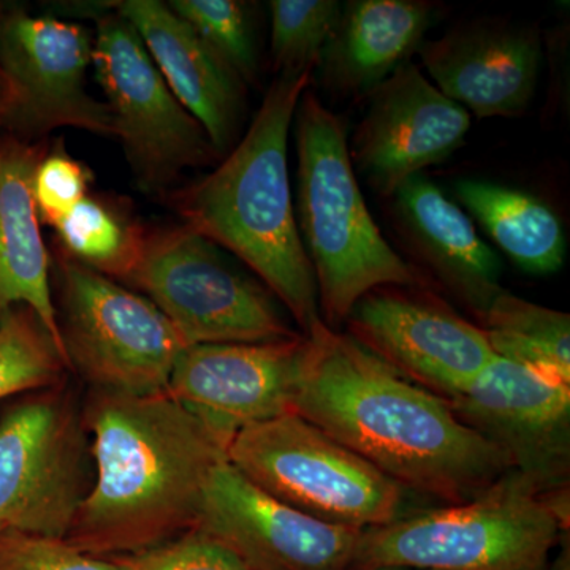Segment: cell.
<instances>
[{
  "label": "cell",
  "mask_w": 570,
  "mask_h": 570,
  "mask_svg": "<svg viewBox=\"0 0 570 570\" xmlns=\"http://www.w3.org/2000/svg\"><path fill=\"white\" fill-rule=\"evenodd\" d=\"M306 340L294 414L404 490L461 504L512 472L508 456L464 425L448 400L400 376L351 336L321 321Z\"/></svg>",
  "instance_id": "cell-1"
},
{
  "label": "cell",
  "mask_w": 570,
  "mask_h": 570,
  "mask_svg": "<svg viewBox=\"0 0 570 570\" xmlns=\"http://www.w3.org/2000/svg\"><path fill=\"white\" fill-rule=\"evenodd\" d=\"M97 478L67 542L104 557L156 549L197 523L209 475L230 442L168 395L94 390L86 407Z\"/></svg>",
  "instance_id": "cell-2"
},
{
  "label": "cell",
  "mask_w": 570,
  "mask_h": 570,
  "mask_svg": "<svg viewBox=\"0 0 570 570\" xmlns=\"http://www.w3.org/2000/svg\"><path fill=\"white\" fill-rule=\"evenodd\" d=\"M311 75L279 73L219 167L170 194L184 225L249 266L305 336L322 318L316 277L296 225L287 146Z\"/></svg>",
  "instance_id": "cell-3"
},
{
  "label": "cell",
  "mask_w": 570,
  "mask_h": 570,
  "mask_svg": "<svg viewBox=\"0 0 570 570\" xmlns=\"http://www.w3.org/2000/svg\"><path fill=\"white\" fill-rule=\"evenodd\" d=\"M294 119L295 217L316 277L322 322L336 330L374 288L430 287L374 223L356 181L343 119L307 89Z\"/></svg>",
  "instance_id": "cell-4"
},
{
  "label": "cell",
  "mask_w": 570,
  "mask_h": 570,
  "mask_svg": "<svg viewBox=\"0 0 570 570\" xmlns=\"http://www.w3.org/2000/svg\"><path fill=\"white\" fill-rule=\"evenodd\" d=\"M568 531L546 494L512 471L471 501L363 531L354 570H546Z\"/></svg>",
  "instance_id": "cell-5"
},
{
  "label": "cell",
  "mask_w": 570,
  "mask_h": 570,
  "mask_svg": "<svg viewBox=\"0 0 570 570\" xmlns=\"http://www.w3.org/2000/svg\"><path fill=\"white\" fill-rule=\"evenodd\" d=\"M227 456L269 497L326 523L367 531L409 513V491L294 412L243 428Z\"/></svg>",
  "instance_id": "cell-6"
},
{
  "label": "cell",
  "mask_w": 570,
  "mask_h": 570,
  "mask_svg": "<svg viewBox=\"0 0 570 570\" xmlns=\"http://www.w3.org/2000/svg\"><path fill=\"white\" fill-rule=\"evenodd\" d=\"M126 283L145 292L187 347L299 336L264 284L243 275L223 247L187 225L146 230L140 258Z\"/></svg>",
  "instance_id": "cell-7"
},
{
  "label": "cell",
  "mask_w": 570,
  "mask_h": 570,
  "mask_svg": "<svg viewBox=\"0 0 570 570\" xmlns=\"http://www.w3.org/2000/svg\"><path fill=\"white\" fill-rule=\"evenodd\" d=\"M58 273V324L70 367L104 392L132 396L167 392L187 344L163 311L62 250Z\"/></svg>",
  "instance_id": "cell-8"
},
{
  "label": "cell",
  "mask_w": 570,
  "mask_h": 570,
  "mask_svg": "<svg viewBox=\"0 0 570 570\" xmlns=\"http://www.w3.org/2000/svg\"><path fill=\"white\" fill-rule=\"evenodd\" d=\"M92 66L107 97L115 137L148 194L167 193L186 168L220 160L204 127L179 104L129 21L96 7Z\"/></svg>",
  "instance_id": "cell-9"
},
{
  "label": "cell",
  "mask_w": 570,
  "mask_h": 570,
  "mask_svg": "<svg viewBox=\"0 0 570 570\" xmlns=\"http://www.w3.org/2000/svg\"><path fill=\"white\" fill-rule=\"evenodd\" d=\"M85 438L69 401L51 392L0 420V528L66 539L86 491Z\"/></svg>",
  "instance_id": "cell-10"
},
{
  "label": "cell",
  "mask_w": 570,
  "mask_h": 570,
  "mask_svg": "<svg viewBox=\"0 0 570 570\" xmlns=\"http://www.w3.org/2000/svg\"><path fill=\"white\" fill-rule=\"evenodd\" d=\"M347 336L407 381L453 400L497 356L485 333L430 287L389 285L352 307Z\"/></svg>",
  "instance_id": "cell-11"
},
{
  "label": "cell",
  "mask_w": 570,
  "mask_h": 570,
  "mask_svg": "<svg viewBox=\"0 0 570 570\" xmlns=\"http://www.w3.org/2000/svg\"><path fill=\"white\" fill-rule=\"evenodd\" d=\"M92 51L85 26L0 10V67L17 96L7 129L29 141L62 127L115 137L110 107L88 89Z\"/></svg>",
  "instance_id": "cell-12"
},
{
  "label": "cell",
  "mask_w": 570,
  "mask_h": 570,
  "mask_svg": "<svg viewBox=\"0 0 570 570\" xmlns=\"http://www.w3.org/2000/svg\"><path fill=\"white\" fill-rule=\"evenodd\" d=\"M449 404L539 493L569 489L570 384L497 355Z\"/></svg>",
  "instance_id": "cell-13"
},
{
  "label": "cell",
  "mask_w": 570,
  "mask_h": 570,
  "mask_svg": "<svg viewBox=\"0 0 570 570\" xmlns=\"http://www.w3.org/2000/svg\"><path fill=\"white\" fill-rule=\"evenodd\" d=\"M193 531L220 543L249 570H354L363 532L277 501L228 460L209 475Z\"/></svg>",
  "instance_id": "cell-14"
},
{
  "label": "cell",
  "mask_w": 570,
  "mask_h": 570,
  "mask_svg": "<svg viewBox=\"0 0 570 570\" xmlns=\"http://www.w3.org/2000/svg\"><path fill=\"white\" fill-rule=\"evenodd\" d=\"M305 335L261 344H198L176 362L167 393L228 442L243 428L294 412Z\"/></svg>",
  "instance_id": "cell-15"
},
{
  "label": "cell",
  "mask_w": 570,
  "mask_h": 570,
  "mask_svg": "<svg viewBox=\"0 0 570 570\" xmlns=\"http://www.w3.org/2000/svg\"><path fill=\"white\" fill-rule=\"evenodd\" d=\"M352 138V164L382 197L463 148L471 112L406 61L376 86Z\"/></svg>",
  "instance_id": "cell-16"
},
{
  "label": "cell",
  "mask_w": 570,
  "mask_h": 570,
  "mask_svg": "<svg viewBox=\"0 0 570 570\" xmlns=\"http://www.w3.org/2000/svg\"><path fill=\"white\" fill-rule=\"evenodd\" d=\"M417 52L439 91L478 118H512L534 99L542 41L527 26L472 21L422 41Z\"/></svg>",
  "instance_id": "cell-17"
},
{
  "label": "cell",
  "mask_w": 570,
  "mask_h": 570,
  "mask_svg": "<svg viewBox=\"0 0 570 570\" xmlns=\"http://www.w3.org/2000/svg\"><path fill=\"white\" fill-rule=\"evenodd\" d=\"M108 7L134 26L168 88L224 159L242 129L245 80L168 3L122 0Z\"/></svg>",
  "instance_id": "cell-18"
},
{
  "label": "cell",
  "mask_w": 570,
  "mask_h": 570,
  "mask_svg": "<svg viewBox=\"0 0 570 570\" xmlns=\"http://www.w3.org/2000/svg\"><path fill=\"white\" fill-rule=\"evenodd\" d=\"M47 153L45 142L0 132V317L14 306L31 307L67 358L32 193L33 175Z\"/></svg>",
  "instance_id": "cell-19"
},
{
  "label": "cell",
  "mask_w": 570,
  "mask_h": 570,
  "mask_svg": "<svg viewBox=\"0 0 570 570\" xmlns=\"http://www.w3.org/2000/svg\"><path fill=\"white\" fill-rule=\"evenodd\" d=\"M393 197L409 242L439 281L479 317L504 291L499 285L502 266L497 253L480 238L471 217L422 174L409 178Z\"/></svg>",
  "instance_id": "cell-20"
},
{
  "label": "cell",
  "mask_w": 570,
  "mask_h": 570,
  "mask_svg": "<svg viewBox=\"0 0 570 570\" xmlns=\"http://www.w3.org/2000/svg\"><path fill=\"white\" fill-rule=\"evenodd\" d=\"M434 3L422 0H354L322 51L317 69L330 91L362 96L387 80L417 52Z\"/></svg>",
  "instance_id": "cell-21"
},
{
  "label": "cell",
  "mask_w": 570,
  "mask_h": 570,
  "mask_svg": "<svg viewBox=\"0 0 570 570\" xmlns=\"http://www.w3.org/2000/svg\"><path fill=\"white\" fill-rule=\"evenodd\" d=\"M455 193L499 249L523 272L551 275L564 264L560 217L535 195L480 179H461Z\"/></svg>",
  "instance_id": "cell-22"
},
{
  "label": "cell",
  "mask_w": 570,
  "mask_h": 570,
  "mask_svg": "<svg viewBox=\"0 0 570 570\" xmlns=\"http://www.w3.org/2000/svg\"><path fill=\"white\" fill-rule=\"evenodd\" d=\"M494 354L570 384V317L502 291L479 316Z\"/></svg>",
  "instance_id": "cell-23"
},
{
  "label": "cell",
  "mask_w": 570,
  "mask_h": 570,
  "mask_svg": "<svg viewBox=\"0 0 570 570\" xmlns=\"http://www.w3.org/2000/svg\"><path fill=\"white\" fill-rule=\"evenodd\" d=\"M63 254L107 277L126 283L140 258L146 228L127 209L86 195L55 225Z\"/></svg>",
  "instance_id": "cell-24"
},
{
  "label": "cell",
  "mask_w": 570,
  "mask_h": 570,
  "mask_svg": "<svg viewBox=\"0 0 570 570\" xmlns=\"http://www.w3.org/2000/svg\"><path fill=\"white\" fill-rule=\"evenodd\" d=\"M70 367L55 337L28 306L0 317V400L52 387Z\"/></svg>",
  "instance_id": "cell-25"
},
{
  "label": "cell",
  "mask_w": 570,
  "mask_h": 570,
  "mask_svg": "<svg viewBox=\"0 0 570 570\" xmlns=\"http://www.w3.org/2000/svg\"><path fill=\"white\" fill-rule=\"evenodd\" d=\"M343 6L336 0H272V55L276 69L313 73L335 32Z\"/></svg>",
  "instance_id": "cell-26"
},
{
  "label": "cell",
  "mask_w": 570,
  "mask_h": 570,
  "mask_svg": "<svg viewBox=\"0 0 570 570\" xmlns=\"http://www.w3.org/2000/svg\"><path fill=\"white\" fill-rule=\"evenodd\" d=\"M168 7L246 81L257 75L253 21L236 0H171Z\"/></svg>",
  "instance_id": "cell-27"
},
{
  "label": "cell",
  "mask_w": 570,
  "mask_h": 570,
  "mask_svg": "<svg viewBox=\"0 0 570 570\" xmlns=\"http://www.w3.org/2000/svg\"><path fill=\"white\" fill-rule=\"evenodd\" d=\"M0 570H122L116 560L92 557L66 539L0 530Z\"/></svg>",
  "instance_id": "cell-28"
},
{
  "label": "cell",
  "mask_w": 570,
  "mask_h": 570,
  "mask_svg": "<svg viewBox=\"0 0 570 570\" xmlns=\"http://www.w3.org/2000/svg\"><path fill=\"white\" fill-rule=\"evenodd\" d=\"M91 171L62 146L48 149L33 175L32 193L40 223L55 227L88 195Z\"/></svg>",
  "instance_id": "cell-29"
},
{
  "label": "cell",
  "mask_w": 570,
  "mask_h": 570,
  "mask_svg": "<svg viewBox=\"0 0 570 570\" xmlns=\"http://www.w3.org/2000/svg\"><path fill=\"white\" fill-rule=\"evenodd\" d=\"M116 561L122 570H249L232 551L198 531Z\"/></svg>",
  "instance_id": "cell-30"
},
{
  "label": "cell",
  "mask_w": 570,
  "mask_h": 570,
  "mask_svg": "<svg viewBox=\"0 0 570 570\" xmlns=\"http://www.w3.org/2000/svg\"><path fill=\"white\" fill-rule=\"evenodd\" d=\"M14 105H17V96H14L13 86H11L6 71L0 67V132L9 124Z\"/></svg>",
  "instance_id": "cell-31"
},
{
  "label": "cell",
  "mask_w": 570,
  "mask_h": 570,
  "mask_svg": "<svg viewBox=\"0 0 570 570\" xmlns=\"http://www.w3.org/2000/svg\"><path fill=\"white\" fill-rule=\"evenodd\" d=\"M558 546H560V550H558L557 557L550 560L546 570H570L569 531L561 535Z\"/></svg>",
  "instance_id": "cell-32"
},
{
  "label": "cell",
  "mask_w": 570,
  "mask_h": 570,
  "mask_svg": "<svg viewBox=\"0 0 570 570\" xmlns=\"http://www.w3.org/2000/svg\"><path fill=\"white\" fill-rule=\"evenodd\" d=\"M370 570H420V569H411V568H400V566H384V568H374Z\"/></svg>",
  "instance_id": "cell-33"
},
{
  "label": "cell",
  "mask_w": 570,
  "mask_h": 570,
  "mask_svg": "<svg viewBox=\"0 0 570 570\" xmlns=\"http://www.w3.org/2000/svg\"><path fill=\"white\" fill-rule=\"evenodd\" d=\"M0 530H2V528H0Z\"/></svg>",
  "instance_id": "cell-34"
}]
</instances>
